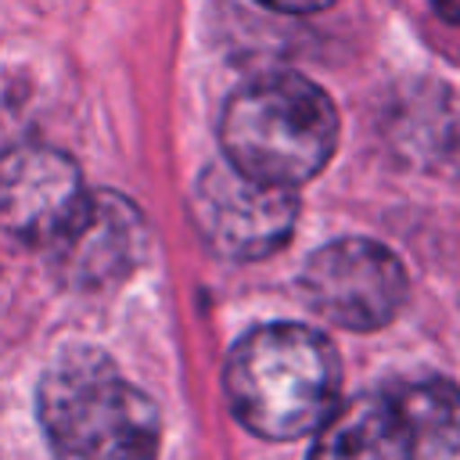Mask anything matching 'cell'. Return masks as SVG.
<instances>
[{"mask_svg":"<svg viewBox=\"0 0 460 460\" xmlns=\"http://www.w3.org/2000/svg\"><path fill=\"white\" fill-rule=\"evenodd\" d=\"M341 367L331 341L302 323H266L244 334L226 359L234 417L262 438L316 431L338 399Z\"/></svg>","mask_w":460,"mask_h":460,"instance_id":"6da1fadb","label":"cell"},{"mask_svg":"<svg viewBox=\"0 0 460 460\" xmlns=\"http://www.w3.org/2000/svg\"><path fill=\"white\" fill-rule=\"evenodd\" d=\"M40 424L58 460H155L158 406L97 349H65L40 381Z\"/></svg>","mask_w":460,"mask_h":460,"instance_id":"7a4b0ae2","label":"cell"},{"mask_svg":"<svg viewBox=\"0 0 460 460\" xmlns=\"http://www.w3.org/2000/svg\"><path fill=\"white\" fill-rule=\"evenodd\" d=\"M219 144L234 169L277 187H298L334 155L338 111L316 83L266 75L226 101Z\"/></svg>","mask_w":460,"mask_h":460,"instance_id":"3957f363","label":"cell"},{"mask_svg":"<svg viewBox=\"0 0 460 460\" xmlns=\"http://www.w3.org/2000/svg\"><path fill=\"white\" fill-rule=\"evenodd\" d=\"M187 212L216 255L244 262L277 252L291 237L298 201L291 187L255 180L230 162H212L194 180Z\"/></svg>","mask_w":460,"mask_h":460,"instance_id":"277c9868","label":"cell"},{"mask_svg":"<svg viewBox=\"0 0 460 460\" xmlns=\"http://www.w3.org/2000/svg\"><path fill=\"white\" fill-rule=\"evenodd\" d=\"M302 295L313 313L338 327L377 331L406 302V270L385 244L345 237L309 255Z\"/></svg>","mask_w":460,"mask_h":460,"instance_id":"5b68a950","label":"cell"},{"mask_svg":"<svg viewBox=\"0 0 460 460\" xmlns=\"http://www.w3.org/2000/svg\"><path fill=\"white\" fill-rule=\"evenodd\" d=\"M83 198V176L68 155L43 144H18L0 155V241L50 248Z\"/></svg>","mask_w":460,"mask_h":460,"instance_id":"8992f818","label":"cell"},{"mask_svg":"<svg viewBox=\"0 0 460 460\" xmlns=\"http://www.w3.org/2000/svg\"><path fill=\"white\" fill-rule=\"evenodd\" d=\"M144 248L140 212L111 190L86 194L68 226L50 241V262L72 288H104L133 270Z\"/></svg>","mask_w":460,"mask_h":460,"instance_id":"52a82bcc","label":"cell"},{"mask_svg":"<svg viewBox=\"0 0 460 460\" xmlns=\"http://www.w3.org/2000/svg\"><path fill=\"white\" fill-rule=\"evenodd\" d=\"M413 435L388 392L349 399L320 424L309 460H413Z\"/></svg>","mask_w":460,"mask_h":460,"instance_id":"ba28073f","label":"cell"},{"mask_svg":"<svg viewBox=\"0 0 460 460\" xmlns=\"http://www.w3.org/2000/svg\"><path fill=\"white\" fill-rule=\"evenodd\" d=\"M413 446L420 456H453L460 453V388L442 377H417L406 388L392 392Z\"/></svg>","mask_w":460,"mask_h":460,"instance_id":"9c48e42d","label":"cell"},{"mask_svg":"<svg viewBox=\"0 0 460 460\" xmlns=\"http://www.w3.org/2000/svg\"><path fill=\"white\" fill-rule=\"evenodd\" d=\"M259 4H266L273 11H284V14H309V11H323L338 0H259Z\"/></svg>","mask_w":460,"mask_h":460,"instance_id":"30bf717a","label":"cell"},{"mask_svg":"<svg viewBox=\"0 0 460 460\" xmlns=\"http://www.w3.org/2000/svg\"><path fill=\"white\" fill-rule=\"evenodd\" d=\"M431 4H435V11H438L442 18L460 22V0H431Z\"/></svg>","mask_w":460,"mask_h":460,"instance_id":"8fae6325","label":"cell"}]
</instances>
